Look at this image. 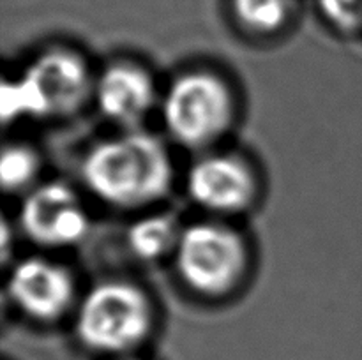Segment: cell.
<instances>
[{
	"instance_id": "1",
	"label": "cell",
	"mask_w": 362,
	"mask_h": 360,
	"mask_svg": "<svg viewBox=\"0 0 362 360\" xmlns=\"http://www.w3.org/2000/svg\"><path fill=\"white\" fill-rule=\"evenodd\" d=\"M81 179L94 196L115 208L156 203L168 193L173 166L154 134L129 129L106 138L85 154Z\"/></svg>"
},
{
	"instance_id": "2",
	"label": "cell",
	"mask_w": 362,
	"mask_h": 360,
	"mask_svg": "<svg viewBox=\"0 0 362 360\" xmlns=\"http://www.w3.org/2000/svg\"><path fill=\"white\" fill-rule=\"evenodd\" d=\"M92 92L88 66L78 53L66 48L48 49L35 56L18 80L4 83V119L71 115Z\"/></svg>"
},
{
	"instance_id": "3",
	"label": "cell",
	"mask_w": 362,
	"mask_h": 360,
	"mask_svg": "<svg viewBox=\"0 0 362 360\" xmlns=\"http://www.w3.org/2000/svg\"><path fill=\"white\" fill-rule=\"evenodd\" d=\"M151 327V300L126 281L95 284L78 306L74 321L81 344L98 353L133 349L147 337Z\"/></svg>"
},
{
	"instance_id": "4",
	"label": "cell",
	"mask_w": 362,
	"mask_h": 360,
	"mask_svg": "<svg viewBox=\"0 0 362 360\" xmlns=\"http://www.w3.org/2000/svg\"><path fill=\"white\" fill-rule=\"evenodd\" d=\"M161 113L166 131L177 143L205 148L228 131L233 120V95L216 74L191 71L170 85Z\"/></svg>"
},
{
	"instance_id": "5",
	"label": "cell",
	"mask_w": 362,
	"mask_h": 360,
	"mask_svg": "<svg viewBox=\"0 0 362 360\" xmlns=\"http://www.w3.org/2000/svg\"><path fill=\"white\" fill-rule=\"evenodd\" d=\"M173 256L182 281L205 296L232 292L247 265L243 236L221 222H193L182 228Z\"/></svg>"
},
{
	"instance_id": "6",
	"label": "cell",
	"mask_w": 362,
	"mask_h": 360,
	"mask_svg": "<svg viewBox=\"0 0 362 360\" xmlns=\"http://www.w3.org/2000/svg\"><path fill=\"white\" fill-rule=\"evenodd\" d=\"M20 226L41 247H69L87 236L88 214L73 187L46 182L32 187L20 208Z\"/></svg>"
},
{
	"instance_id": "7",
	"label": "cell",
	"mask_w": 362,
	"mask_h": 360,
	"mask_svg": "<svg viewBox=\"0 0 362 360\" xmlns=\"http://www.w3.org/2000/svg\"><path fill=\"white\" fill-rule=\"evenodd\" d=\"M186 186L194 203L218 214L244 212L257 198L253 169L243 159L228 154L198 159L187 172Z\"/></svg>"
},
{
	"instance_id": "8",
	"label": "cell",
	"mask_w": 362,
	"mask_h": 360,
	"mask_svg": "<svg viewBox=\"0 0 362 360\" xmlns=\"http://www.w3.org/2000/svg\"><path fill=\"white\" fill-rule=\"evenodd\" d=\"M74 293L69 270L48 258H25L14 265L7 281V295L14 306L37 321L64 316L73 304Z\"/></svg>"
},
{
	"instance_id": "9",
	"label": "cell",
	"mask_w": 362,
	"mask_h": 360,
	"mask_svg": "<svg viewBox=\"0 0 362 360\" xmlns=\"http://www.w3.org/2000/svg\"><path fill=\"white\" fill-rule=\"evenodd\" d=\"M94 95L103 115L127 129H136L156 104L151 74L127 62L106 67L94 83Z\"/></svg>"
},
{
	"instance_id": "10",
	"label": "cell",
	"mask_w": 362,
	"mask_h": 360,
	"mask_svg": "<svg viewBox=\"0 0 362 360\" xmlns=\"http://www.w3.org/2000/svg\"><path fill=\"white\" fill-rule=\"evenodd\" d=\"M182 228L173 214H148L140 217L127 229V247L144 261H154L173 254Z\"/></svg>"
},
{
	"instance_id": "11",
	"label": "cell",
	"mask_w": 362,
	"mask_h": 360,
	"mask_svg": "<svg viewBox=\"0 0 362 360\" xmlns=\"http://www.w3.org/2000/svg\"><path fill=\"white\" fill-rule=\"evenodd\" d=\"M232 6L244 28L257 34H272L290 20L293 0H232Z\"/></svg>"
},
{
	"instance_id": "12",
	"label": "cell",
	"mask_w": 362,
	"mask_h": 360,
	"mask_svg": "<svg viewBox=\"0 0 362 360\" xmlns=\"http://www.w3.org/2000/svg\"><path fill=\"white\" fill-rule=\"evenodd\" d=\"M39 155L25 145L6 147L0 159V180L9 193H18L34 184L39 173Z\"/></svg>"
},
{
	"instance_id": "13",
	"label": "cell",
	"mask_w": 362,
	"mask_h": 360,
	"mask_svg": "<svg viewBox=\"0 0 362 360\" xmlns=\"http://www.w3.org/2000/svg\"><path fill=\"white\" fill-rule=\"evenodd\" d=\"M325 20L338 30L352 32L362 25V0H318Z\"/></svg>"
}]
</instances>
